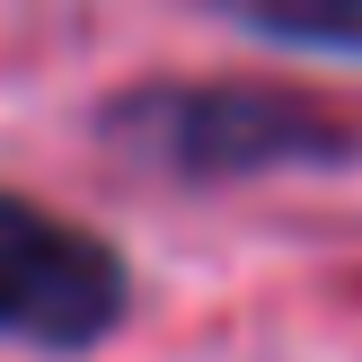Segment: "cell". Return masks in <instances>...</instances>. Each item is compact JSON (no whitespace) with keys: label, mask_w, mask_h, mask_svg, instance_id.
Instances as JSON below:
<instances>
[{"label":"cell","mask_w":362,"mask_h":362,"mask_svg":"<svg viewBox=\"0 0 362 362\" xmlns=\"http://www.w3.org/2000/svg\"><path fill=\"white\" fill-rule=\"evenodd\" d=\"M133 318V265L88 221L0 186V345L98 354Z\"/></svg>","instance_id":"cell-2"},{"label":"cell","mask_w":362,"mask_h":362,"mask_svg":"<svg viewBox=\"0 0 362 362\" xmlns=\"http://www.w3.org/2000/svg\"><path fill=\"white\" fill-rule=\"evenodd\" d=\"M212 9H221L230 27L265 35V45L362 62V0H212Z\"/></svg>","instance_id":"cell-3"},{"label":"cell","mask_w":362,"mask_h":362,"mask_svg":"<svg viewBox=\"0 0 362 362\" xmlns=\"http://www.w3.org/2000/svg\"><path fill=\"white\" fill-rule=\"evenodd\" d=\"M98 133L115 159L168 177V186H247V177H283V168L362 159V115L345 98L300 80H247V71L141 80L106 98Z\"/></svg>","instance_id":"cell-1"}]
</instances>
